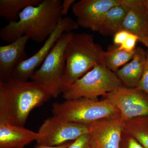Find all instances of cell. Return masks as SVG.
<instances>
[{
	"instance_id": "cell-19",
	"label": "cell",
	"mask_w": 148,
	"mask_h": 148,
	"mask_svg": "<svg viewBox=\"0 0 148 148\" xmlns=\"http://www.w3.org/2000/svg\"><path fill=\"white\" fill-rule=\"evenodd\" d=\"M123 130L135 138L145 148H148V116L125 121Z\"/></svg>"
},
{
	"instance_id": "cell-12",
	"label": "cell",
	"mask_w": 148,
	"mask_h": 148,
	"mask_svg": "<svg viewBox=\"0 0 148 148\" xmlns=\"http://www.w3.org/2000/svg\"><path fill=\"white\" fill-rule=\"evenodd\" d=\"M29 37L24 36L7 45L0 47V81L12 77L17 66L27 59L26 46Z\"/></svg>"
},
{
	"instance_id": "cell-21",
	"label": "cell",
	"mask_w": 148,
	"mask_h": 148,
	"mask_svg": "<svg viewBox=\"0 0 148 148\" xmlns=\"http://www.w3.org/2000/svg\"><path fill=\"white\" fill-rule=\"evenodd\" d=\"M66 148H92L90 134L86 133L80 136L72 141L70 145Z\"/></svg>"
},
{
	"instance_id": "cell-10",
	"label": "cell",
	"mask_w": 148,
	"mask_h": 148,
	"mask_svg": "<svg viewBox=\"0 0 148 148\" xmlns=\"http://www.w3.org/2000/svg\"><path fill=\"white\" fill-rule=\"evenodd\" d=\"M122 0H80L72 7L79 27L99 32L107 12Z\"/></svg>"
},
{
	"instance_id": "cell-28",
	"label": "cell",
	"mask_w": 148,
	"mask_h": 148,
	"mask_svg": "<svg viewBox=\"0 0 148 148\" xmlns=\"http://www.w3.org/2000/svg\"><path fill=\"white\" fill-rule=\"evenodd\" d=\"M144 4L148 10V0H144Z\"/></svg>"
},
{
	"instance_id": "cell-6",
	"label": "cell",
	"mask_w": 148,
	"mask_h": 148,
	"mask_svg": "<svg viewBox=\"0 0 148 148\" xmlns=\"http://www.w3.org/2000/svg\"><path fill=\"white\" fill-rule=\"evenodd\" d=\"M122 86L115 73L101 63L68 86L63 92V97L66 100L98 99V96H105Z\"/></svg>"
},
{
	"instance_id": "cell-1",
	"label": "cell",
	"mask_w": 148,
	"mask_h": 148,
	"mask_svg": "<svg viewBox=\"0 0 148 148\" xmlns=\"http://www.w3.org/2000/svg\"><path fill=\"white\" fill-rule=\"evenodd\" d=\"M62 3L61 0H42L38 5L27 7L19 13L17 21L1 28V39L10 43L26 36L36 42L45 41L63 17Z\"/></svg>"
},
{
	"instance_id": "cell-17",
	"label": "cell",
	"mask_w": 148,
	"mask_h": 148,
	"mask_svg": "<svg viewBox=\"0 0 148 148\" xmlns=\"http://www.w3.org/2000/svg\"><path fill=\"white\" fill-rule=\"evenodd\" d=\"M42 0H1L0 16L9 22L17 21L19 14L27 7L38 5Z\"/></svg>"
},
{
	"instance_id": "cell-13",
	"label": "cell",
	"mask_w": 148,
	"mask_h": 148,
	"mask_svg": "<svg viewBox=\"0 0 148 148\" xmlns=\"http://www.w3.org/2000/svg\"><path fill=\"white\" fill-rule=\"evenodd\" d=\"M127 13L121 29L139 38V41L148 34V10L144 0H123Z\"/></svg>"
},
{
	"instance_id": "cell-9",
	"label": "cell",
	"mask_w": 148,
	"mask_h": 148,
	"mask_svg": "<svg viewBox=\"0 0 148 148\" xmlns=\"http://www.w3.org/2000/svg\"><path fill=\"white\" fill-rule=\"evenodd\" d=\"M118 109L125 121L148 116V95L138 88L122 86L105 96Z\"/></svg>"
},
{
	"instance_id": "cell-7",
	"label": "cell",
	"mask_w": 148,
	"mask_h": 148,
	"mask_svg": "<svg viewBox=\"0 0 148 148\" xmlns=\"http://www.w3.org/2000/svg\"><path fill=\"white\" fill-rule=\"evenodd\" d=\"M38 132L41 136L36 141V147H55L89 133V125L66 121L53 116L44 121Z\"/></svg>"
},
{
	"instance_id": "cell-3",
	"label": "cell",
	"mask_w": 148,
	"mask_h": 148,
	"mask_svg": "<svg viewBox=\"0 0 148 148\" xmlns=\"http://www.w3.org/2000/svg\"><path fill=\"white\" fill-rule=\"evenodd\" d=\"M104 51L92 34L73 33L65 51V89L95 65L102 63Z\"/></svg>"
},
{
	"instance_id": "cell-8",
	"label": "cell",
	"mask_w": 148,
	"mask_h": 148,
	"mask_svg": "<svg viewBox=\"0 0 148 148\" xmlns=\"http://www.w3.org/2000/svg\"><path fill=\"white\" fill-rule=\"evenodd\" d=\"M76 21L70 17H62L58 26L49 36L42 47L34 55L20 63L13 72L12 77L27 81L35 71V69L43 62L60 37L65 33H71L78 28Z\"/></svg>"
},
{
	"instance_id": "cell-15",
	"label": "cell",
	"mask_w": 148,
	"mask_h": 148,
	"mask_svg": "<svg viewBox=\"0 0 148 148\" xmlns=\"http://www.w3.org/2000/svg\"><path fill=\"white\" fill-rule=\"evenodd\" d=\"M147 55V52L143 48H136L130 62L116 72L123 86L130 88L137 87L144 73Z\"/></svg>"
},
{
	"instance_id": "cell-4",
	"label": "cell",
	"mask_w": 148,
	"mask_h": 148,
	"mask_svg": "<svg viewBox=\"0 0 148 148\" xmlns=\"http://www.w3.org/2000/svg\"><path fill=\"white\" fill-rule=\"evenodd\" d=\"M52 114L66 121L89 125L94 122L121 116L118 109L107 98H85L66 100L52 105Z\"/></svg>"
},
{
	"instance_id": "cell-14",
	"label": "cell",
	"mask_w": 148,
	"mask_h": 148,
	"mask_svg": "<svg viewBox=\"0 0 148 148\" xmlns=\"http://www.w3.org/2000/svg\"><path fill=\"white\" fill-rule=\"evenodd\" d=\"M40 136L38 132L0 120V148H23Z\"/></svg>"
},
{
	"instance_id": "cell-2",
	"label": "cell",
	"mask_w": 148,
	"mask_h": 148,
	"mask_svg": "<svg viewBox=\"0 0 148 148\" xmlns=\"http://www.w3.org/2000/svg\"><path fill=\"white\" fill-rule=\"evenodd\" d=\"M51 96L31 81L12 77L0 81V120L23 126L31 111Z\"/></svg>"
},
{
	"instance_id": "cell-18",
	"label": "cell",
	"mask_w": 148,
	"mask_h": 148,
	"mask_svg": "<svg viewBox=\"0 0 148 148\" xmlns=\"http://www.w3.org/2000/svg\"><path fill=\"white\" fill-rule=\"evenodd\" d=\"M135 51H125L119 49L116 46L111 47L103 52L102 63L109 70L115 73L121 67L131 61Z\"/></svg>"
},
{
	"instance_id": "cell-5",
	"label": "cell",
	"mask_w": 148,
	"mask_h": 148,
	"mask_svg": "<svg viewBox=\"0 0 148 148\" xmlns=\"http://www.w3.org/2000/svg\"><path fill=\"white\" fill-rule=\"evenodd\" d=\"M72 34L73 32L65 33L60 37L40 67L30 78L51 98H57L65 89V51Z\"/></svg>"
},
{
	"instance_id": "cell-22",
	"label": "cell",
	"mask_w": 148,
	"mask_h": 148,
	"mask_svg": "<svg viewBox=\"0 0 148 148\" xmlns=\"http://www.w3.org/2000/svg\"><path fill=\"white\" fill-rule=\"evenodd\" d=\"M138 41L139 38L136 35L130 33L127 40L119 48L121 50L128 52L134 51L136 49V43Z\"/></svg>"
},
{
	"instance_id": "cell-23",
	"label": "cell",
	"mask_w": 148,
	"mask_h": 148,
	"mask_svg": "<svg viewBox=\"0 0 148 148\" xmlns=\"http://www.w3.org/2000/svg\"><path fill=\"white\" fill-rule=\"evenodd\" d=\"M136 88L145 92L148 95V52L144 73Z\"/></svg>"
},
{
	"instance_id": "cell-25",
	"label": "cell",
	"mask_w": 148,
	"mask_h": 148,
	"mask_svg": "<svg viewBox=\"0 0 148 148\" xmlns=\"http://www.w3.org/2000/svg\"><path fill=\"white\" fill-rule=\"evenodd\" d=\"M75 1V0H64L62 1L61 8V14L62 16L66 15L69 9L72 7Z\"/></svg>"
},
{
	"instance_id": "cell-24",
	"label": "cell",
	"mask_w": 148,
	"mask_h": 148,
	"mask_svg": "<svg viewBox=\"0 0 148 148\" xmlns=\"http://www.w3.org/2000/svg\"><path fill=\"white\" fill-rule=\"evenodd\" d=\"M130 33L126 30L121 29L116 32L114 36V44L116 46L119 47L125 41Z\"/></svg>"
},
{
	"instance_id": "cell-20",
	"label": "cell",
	"mask_w": 148,
	"mask_h": 148,
	"mask_svg": "<svg viewBox=\"0 0 148 148\" xmlns=\"http://www.w3.org/2000/svg\"><path fill=\"white\" fill-rule=\"evenodd\" d=\"M119 148H145L135 138L123 130Z\"/></svg>"
},
{
	"instance_id": "cell-27",
	"label": "cell",
	"mask_w": 148,
	"mask_h": 148,
	"mask_svg": "<svg viewBox=\"0 0 148 148\" xmlns=\"http://www.w3.org/2000/svg\"><path fill=\"white\" fill-rule=\"evenodd\" d=\"M140 42H142L143 44L148 49V34L145 37L143 38L142 40L140 41Z\"/></svg>"
},
{
	"instance_id": "cell-26",
	"label": "cell",
	"mask_w": 148,
	"mask_h": 148,
	"mask_svg": "<svg viewBox=\"0 0 148 148\" xmlns=\"http://www.w3.org/2000/svg\"><path fill=\"white\" fill-rule=\"evenodd\" d=\"M72 142H69V143H66L64 145H61L55 146V147H49V146H40V147H36V148H66L68 147L70 144L72 143Z\"/></svg>"
},
{
	"instance_id": "cell-11",
	"label": "cell",
	"mask_w": 148,
	"mask_h": 148,
	"mask_svg": "<svg viewBox=\"0 0 148 148\" xmlns=\"http://www.w3.org/2000/svg\"><path fill=\"white\" fill-rule=\"evenodd\" d=\"M124 122L120 116L101 120L89 125L92 148H119Z\"/></svg>"
},
{
	"instance_id": "cell-16",
	"label": "cell",
	"mask_w": 148,
	"mask_h": 148,
	"mask_svg": "<svg viewBox=\"0 0 148 148\" xmlns=\"http://www.w3.org/2000/svg\"><path fill=\"white\" fill-rule=\"evenodd\" d=\"M127 13L123 0L107 12L99 33L104 36H113L121 30Z\"/></svg>"
}]
</instances>
